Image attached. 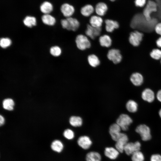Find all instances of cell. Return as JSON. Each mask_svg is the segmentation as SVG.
Instances as JSON below:
<instances>
[{
  "label": "cell",
  "instance_id": "obj_1",
  "mask_svg": "<svg viewBox=\"0 0 161 161\" xmlns=\"http://www.w3.org/2000/svg\"><path fill=\"white\" fill-rule=\"evenodd\" d=\"M157 19L152 17L149 21L147 20L142 13H139L135 14L131 20V26L133 28H141L147 31L152 30L158 23Z\"/></svg>",
  "mask_w": 161,
  "mask_h": 161
},
{
  "label": "cell",
  "instance_id": "obj_2",
  "mask_svg": "<svg viewBox=\"0 0 161 161\" xmlns=\"http://www.w3.org/2000/svg\"><path fill=\"white\" fill-rule=\"evenodd\" d=\"M157 5L156 3L153 0H148L144 7L143 14L146 19L149 21L151 19V14L156 12L157 10Z\"/></svg>",
  "mask_w": 161,
  "mask_h": 161
},
{
  "label": "cell",
  "instance_id": "obj_3",
  "mask_svg": "<svg viewBox=\"0 0 161 161\" xmlns=\"http://www.w3.org/2000/svg\"><path fill=\"white\" fill-rule=\"evenodd\" d=\"M75 42L77 48L81 50L88 49L91 46L90 41L88 37L83 34L78 35L76 37Z\"/></svg>",
  "mask_w": 161,
  "mask_h": 161
},
{
  "label": "cell",
  "instance_id": "obj_4",
  "mask_svg": "<svg viewBox=\"0 0 161 161\" xmlns=\"http://www.w3.org/2000/svg\"><path fill=\"white\" fill-rule=\"evenodd\" d=\"M136 131L140 136L142 140L147 141L151 138L150 129L145 124H141L137 127Z\"/></svg>",
  "mask_w": 161,
  "mask_h": 161
},
{
  "label": "cell",
  "instance_id": "obj_5",
  "mask_svg": "<svg viewBox=\"0 0 161 161\" xmlns=\"http://www.w3.org/2000/svg\"><path fill=\"white\" fill-rule=\"evenodd\" d=\"M132 122L131 118L126 114H121L116 121V123L120 127L121 129L124 131L128 129L129 126Z\"/></svg>",
  "mask_w": 161,
  "mask_h": 161
},
{
  "label": "cell",
  "instance_id": "obj_6",
  "mask_svg": "<svg viewBox=\"0 0 161 161\" xmlns=\"http://www.w3.org/2000/svg\"><path fill=\"white\" fill-rule=\"evenodd\" d=\"M107 56L109 60L115 64L120 63L122 58L120 51L115 49H110L107 53Z\"/></svg>",
  "mask_w": 161,
  "mask_h": 161
},
{
  "label": "cell",
  "instance_id": "obj_7",
  "mask_svg": "<svg viewBox=\"0 0 161 161\" xmlns=\"http://www.w3.org/2000/svg\"><path fill=\"white\" fill-rule=\"evenodd\" d=\"M128 141V138L127 135L124 133L121 132L116 142L115 148L120 153L123 152L125 146Z\"/></svg>",
  "mask_w": 161,
  "mask_h": 161
},
{
  "label": "cell",
  "instance_id": "obj_8",
  "mask_svg": "<svg viewBox=\"0 0 161 161\" xmlns=\"http://www.w3.org/2000/svg\"><path fill=\"white\" fill-rule=\"evenodd\" d=\"M141 145L139 141L134 143L128 142L125 145L124 151L128 155H131L134 152L140 151Z\"/></svg>",
  "mask_w": 161,
  "mask_h": 161
},
{
  "label": "cell",
  "instance_id": "obj_9",
  "mask_svg": "<svg viewBox=\"0 0 161 161\" xmlns=\"http://www.w3.org/2000/svg\"><path fill=\"white\" fill-rule=\"evenodd\" d=\"M143 34L137 31L131 32L129 38L130 43L133 46H138L143 39Z\"/></svg>",
  "mask_w": 161,
  "mask_h": 161
},
{
  "label": "cell",
  "instance_id": "obj_10",
  "mask_svg": "<svg viewBox=\"0 0 161 161\" xmlns=\"http://www.w3.org/2000/svg\"><path fill=\"white\" fill-rule=\"evenodd\" d=\"M77 144L78 146L84 150H87L92 145V141L88 136L84 135L79 137L78 139Z\"/></svg>",
  "mask_w": 161,
  "mask_h": 161
},
{
  "label": "cell",
  "instance_id": "obj_11",
  "mask_svg": "<svg viewBox=\"0 0 161 161\" xmlns=\"http://www.w3.org/2000/svg\"><path fill=\"white\" fill-rule=\"evenodd\" d=\"M101 31V27H94L90 24H88L85 31V34L87 36L92 39H94L100 35Z\"/></svg>",
  "mask_w": 161,
  "mask_h": 161
},
{
  "label": "cell",
  "instance_id": "obj_12",
  "mask_svg": "<svg viewBox=\"0 0 161 161\" xmlns=\"http://www.w3.org/2000/svg\"><path fill=\"white\" fill-rule=\"evenodd\" d=\"M119 153V151L115 148L111 147L106 148L104 151L105 155L112 160H114L117 158Z\"/></svg>",
  "mask_w": 161,
  "mask_h": 161
},
{
  "label": "cell",
  "instance_id": "obj_13",
  "mask_svg": "<svg viewBox=\"0 0 161 161\" xmlns=\"http://www.w3.org/2000/svg\"><path fill=\"white\" fill-rule=\"evenodd\" d=\"M121 129L117 123L112 124L109 128V132L112 139L116 142L118 137L121 133Z\"/></svg>",
  "mask_w": 161,
  "mask_h": 161
},
{
  "label": "cell",
  "instance_id": "obj_14",
  "mask_svg": "<svg viewBox=\"0 0 161 161\" xmlns=\"http://www.w3.org/2000/svg\"><path fill=\"white\" fill-rule=\"evenodd\" d=\"M61 10L64 16L67 18L71 17L75 12L74 7L68 3L63 4L61 7Z\"/></svg>",
  "mask_w": 161,
  "mask_h": 161
},
{
  "label": "cell",
  "instance_id": "obj_15",
  "mask_svg": "<svg viewBox=\"0 0 161 161\" xmlns=\"http://www.w3.org/2000/svg\"><path fill=\"white\" fill-rule=\"evenodd\" d=\"M105 29L109 32H113L115 29L119 27L118 22L116 21L110 19H107L105 21Z\"/></svg>",
  "mask_w": 161,
  "mask_h": 161
},
{
  "label": "cell",
  "instance_id": "obj_16",
  "mask_svg": "<svg viewBox=\"0 0 161 161\" xmlns=\"http://www.w3.org/2000/svg\"><path fill=\"white\" fill-rule=\"evenodd\" d=\"M141 96L144 100L149 103L154 101L155 97L154 92L149 89H145L142 92Z\"/></svg>",
  "mask_w": 161,
  "mask_h": 161
},
{
  "label": "cell",
  "instance_id": "obj_17",
  "mask_svg": "<svg viewBox=\"0 0 161 161\" xmlns=\"http://www.w3.org/2000/svg\"><path fill=\"white\" fill-rule=\"evenodd\" d=\"M132 83L135 86H139L142 84L143 82V77L141 74L135 72L132 74L130 78Z\"/></svg>",
  "mask_w": 161,
  "mask_h": 161
},
{
  "label": "cell",
  "instance_id": "obj_18",
  "mask_svg": "<svg viewBox=\"0 0 161 161\" xmlns=\"http://www.w3.org/2000/svg\"><path fill=\"white\" fill-rule=\"evenodd\" d=\"M99 41L100 45L103 47H109L112 44V41L111 37L106 34L100 36Z\"/></svg>",
  "mask_w": 161,
  "mask_h": 161
},
{
  "label": "cell",
  "instance_id": "obj_19",
  "mask_svg": "<svg viewBox=\"0 0 161 161\" xmlns=\"http://www.w3.org/2000/svg\"><path fill=\"white\" fill-rule=\"evenodd\" d=\"M90 25L96 28L101 27L103 23L102 18L98 16H93L89 19Z\"/></svg>",
  "mask_w": 161,
  "mask_h": 161
},
{
  "label": "cell",
  "instance_id": "obj_20",
  "mask_svg": "<svg viewBox=\"0 0 161 161\" xmlns=\"http://www.w3.org/2000/svg\"><path fill=\"white\" fill-rule=\"evenodd\" d=\"M108 10L107 5L103 2H99L96 5L95 10L97 14L100 16H104Z\"/></svg>",
  "mask_w": 161,
  "mask_h": 161
},
{
  "label": "cell",
  "instance_id": "obj_21",
  "mask_svg": "<svg viewBox=\"0 0 161 161\" xmlns=\"http://www.w3.org/2000/svg\"><path fill=\"white\" fill-rule=\"evenodd\" d=\"M86 161H101V156L97 152L91 151L86 154Z\"/></svg>",
  "mask_w": 161,
  "mask_h": 161
},
{
  "label": "cell",
  "instance_id": "obj_22",
  "mask_svg": "<svg viewBox=\"0 0 161 161\" xmlns=\"http://www.w3.org/2000/svg\"><path fill=\"white\" fill-rule=\"evenodd\" d=\"M69 23V30L73 31H76L80 26V23L75 18L71 17L67 18Z\"/></svg>",
  "mask_w": 161,
  "mask_h": 161
},
{
  "label": "cell",
  "instance_id": "obj_23",
  "mask_svg": "<svg viewBox=\"0 0 161 161\" xmlns=\"http://www.w3.org/2000/svg\"><path fill=\"white\" fill-rule=\"evenodd\" d=\"M52 4L48 1L43 2L40 6V10L42 13L45 14H49L53 10Z\"/></svg>",
  "mask_w": 161,
  "mask_h": 161
},
{
  "label": "cell",
  "instance_id": "obj_24",
  "mask_svg": "<svg viewBox=\"0 0 161 161\" xmlns=\"http://www.w3.org/2000/svg\"><path fill=\"white\" fill-rule=\"evenodd\" d=\"M87 61L89 65L93 67H96L100 64V61L99 58L94 54L89 55L88 56Z\"/></svg>",
  "mask_w": 161,
  "mask_h": 161
},
{
  "label": "cell",
  "instance_id": "obj_25",
  "mask_svg": "<svg viewBox=\"0 0 161 161\" xmlns=\"http://www.w3.org/2000/svg\"><path fill=\"white\" fill-rule=\"evenodd\" d=\"M41 20L44 24L49 26L53 25L56 22L55 18L49 14L43 15L41 17Z\"/></svg>",
  "mask_w": 161,
  "mask_h": 161
},
{
  "label": "cell",
  "instance_id": "obj_26",
  "mask_svg": "<svg viewBox=\"0 0 161 161\" xmlns=\"http://www.w3.org/2000/svg\"><path fill=\"white\" fill-rule=\"evenodd\" d=\"M52 149L54 151L60 153L64 148V145L62 143L58 140H55L52 142L51 145Z\"/></svg>",
  "mask_w": 161,
  "mask_h": 161
},
{
  "label": "cell",
  "instance_id": "obj_27",
  "mask_svg": "<svg viewBox=\"0 0 161 161\" xmlns=\"http://www.w3.org/2000/svg\"><path fill=\"white\" fill-rule=\"evenodd\" d=\"M94 11V8L90 4L86 5L81 9L80 12L84 16L88 17L91 15Z\"/></svg>",
  "mask_w": 161,
  "mask_h": 161
},
{
  "label": "cell",
  "instance_id": "obj_28",
  "mask_svg": "<svg viewBox=\"0 0 161 161\" xmlns=\"http://www.w3.org/2000/svg\"><path fill=\"white\" fill-rule=\"evenodd\" d=\"M23 22L26 26L30 27L35 26L36 24V20L35 18L30 16H26L24 19Z\"/></svg>",
  "mask_w": 161,
  "mask_h": 161
},
{
  "label": "cell",
  "instance_id": "obj_29",
  "mask_svg": "<svg viewBox=\"0 0 161 161\" xmlns=\"http://www.w3.org/2000/svg\"><path fill=\"white\" fill-rule=\"evenodd\" d=\"M70 125L75 127L81 126L83 123L82 118L78 116H72L70 117L69 120Z\"/></svg>",
  "mask_w": 161,
  "mask_h": 161
},
{
  "label": "cell",
  "instance_id": "obj_30",
  "mask_svg": "<svg viewBox=\"0 0 161 161\" xmlns=\"http://www.w3.org/2000/svg\"><path fill=\"white\" fill-rule=\"evenodd\" d=\"M126 109L130 112L134 113L137 109L138 105L137 103L132 100H130L127 103L126 105Z\"/></svg>",
  "mask_w": 161,
  "mask_h": 161
},
{
  "label": "cell",
  "instance_id": "obj_31",
  "mask_svg": "<svg viewBox=\"0 0 161 161\" xmlns=\"http://www.w3.org/2000/svg\"><path fill=\"white\" fill-rule=\"evenodd\" d=\"M14 105V103L13 100L10 98L6 99L3 102V108L8 110H13Z\"/></svg>",
  "mask_w": 161,
  "mask_h": 161
},
{
  "label": "cell",
  "instance_id": "obj_32",
  "mask_svg": "<svg viewBox=\"0 0 161 161\" xmlns=\"http://www.w3.org/2000/svg\"><path fill=\"white\" fill-rule=\"evenodd\" d=\"M132 161H144V157L143 153L139 151H136L131 155Z\"/></svg>",
  "mask_w": 161,
  "mask_h": 161
},
{
  "label": "cell",
  "instance_id": "obj_33",
  "mask_svg": "<svg viewBox=\"0 0 161 161\" xmlns=\"http://www.w3.org/2000/svg\"><path fill=\"white\" fill-rule=\"evenodd\" d=\"M50 52L52 55L57 57L61 55L62 51L61 48L59 47L54 46L50 48Z\"/></svg>",
  "mask_w": 161,
  "mask_h": 161
},
{
  "label": "cell",
  "instance_id": "obj_34",
  "mask_svg": "<svg viewBox=\"0 0 161 161\" xmlns=\"http://www.w3.org/2000/svg\"><path fill=\"white\" fill-rule=\"evenodd\" d=\"M150 55L153 59L159 60L161 58V50L158 49H154L150 52Z\"/></svg>",
  "mask_w": 161,
  "mask_h": 161
},
{
  "label": "cell",
  "instance_id": "obj_35",
  "mask_svg": "<svg viewBox=\"0 0 161 161\" xmlns=\"http://www.w3.org/2000/svg\"><path fill=\"white\" fill-rule=\"evenodd\" d=\"M11 40L7 38H2L0 39V45L2 48H6L9 47L11 44Z\"/></svg>",
  "mask_w": 161,
  "mask_h": 161
},
{
  "label": "cell",
  "instance_id": "obj_36",
  "mask_svg": "<svg viewBox=\"0 0 161 161\" xmlns=\"http://www.w3.org/2000/svg\"><path fill=\"white\" fill-rule=\"evenodd\" d=\"M63 135L65 138L69 140L73 139L75 137L74 132L69 129L65 130L64 132Z\"/></svg>",
  "mask_w": 161,
  "mask_h": 161
},
{
  "label": "cell",
  "instance_id": "obj_37",
  "mask_svg": "<svg viewBox=\"0 0 161 161\" xmlns=\"http://www.w3.org/2000/svg\"><path fill=\"white\" fill-rule=\"evenodd\" d=\"M146 3V0H135L134 3L137 7H143L145 6Z\"/></svg>",
  "mask_w": 161,
  "mask_h": 161
},
{
  "label": "cell",
  "instance_id": "obj_38",
  "mask_svg": "<svg viewBox=\"0 0 161 161\" xmlns=\"http://www.w3.org/2000/svg\"><path fill=\"white\" fill-rule=\"evenodd\" d=\"M150 161H161V155L158 154H153L151 157Z\"/></svg>",
  "mask_w": 161,
  "mask_h": 161
},
{
  "label": "cell",
  "instance_id": "obj_39",
  "mask_svg": "<svg viewBox=\"0 0 161 161\" xmlns=\"http://www.w3.org/2000/svg\"><path fill=\"white\" fill-rule=\"evenodd\" d=\"M61 24L64 28L69 30V23L66 18L61 20Z\"/></svg>",
  "mask_w": 161,
  "mask_h": 161
},
{
  "label": "cell",
  "instance_id": "obj_40",
  "mask_svg": "<svg viewBox=\"0 0 161 161\" xmlns=\"http://www.w3.org/2000/svg\"><path fill=\"white\" fill-rule=\"evenodd\" d=\"M154 29L156 32L161 35V22L158 23L155 26Z\"/></svg>",
  "mask_w": 161,
  "mask_h": 161
},
{
  "label": "cell",
  "instance_id": "obj_41",
  "mask_svg": "<svg viewBox=\"0 0 161 161\" xmlns=\"http://www.w3.org/2000/svg\"><path fill=\"white\" fill-rule=\"evenodd\" d=\"M157 97L158 100L161 102V90L158 92L157 94Z\"/></svg>",
  "mask_w": 161,
  "mask_h": 161
},
{
  "label": "cell",
  "instance_id": "obj_42",
  "mask_svg": "<svg viewBox=\"0 0 161 161\" xmlns=\"http://www.w3.org/2000/svg\"><path fill=\"white\" fill-rule=\"evenodd\" d=\"M156 43L158 47L161 48V37L157 39L156 41Z\"/></svg>",
  "mask_w": 161,
  "mask_h": 161
},
{
  "label": "cell",
  "instance_id": "obj_43",
  "mask_svg": "<svg viewBox=\"0 0 161 161\" xmlns=\"http://www.w3.org/2000/svg\"><path fill=\"white\" fill-rule=\"evenodd\" d=\"M4 123V117L1 115H0V125H2Z\"/></svg>",
  "mask_w": 161,
  "mask_h": 161
},
{
  "label": "cell",
  "instance_id": "obj_44",
  "mask_svg": "<svg viewBox=\"0 0 161 161\" xmlns=\"http://www.w3.org/2000/svg\"><path fill=\"white\" fill-rule=\"evenodd\" d=\"M160 116L161 118V109L160 110L159 112Z\"/></svg>",
  "mask_w": 161,
  "mask_h": 161
},
{
  "label": "cell",
  "instance_id": "obj_45",
  "mask_svg": "<svg viewBox=\"0 0 161 161\" xmlns=\"http://www.w3.org/2000/svg\"><path fill=\"white\" fill-rule=\"evenodd\" d=\"M110 0L111 1H114L116 0Z\"/></svg>",
  "mask_w": 161,
  "mask_h": 161
},
{
  "label": "cell",
  "instance_id": "obj_46",
  "mask_svg": "<svg viewBox=\"0 0 161 161\" xmlns=\"http://www.w3.org/2000/svg\"></svg>",
  "mask_w": 161,
  "mask_h": 161
}]
</instances>
